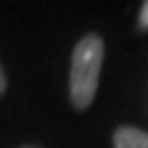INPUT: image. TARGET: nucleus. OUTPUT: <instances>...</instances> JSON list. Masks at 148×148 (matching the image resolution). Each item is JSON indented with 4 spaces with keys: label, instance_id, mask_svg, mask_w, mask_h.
Here are the masks:
<instances>
[{
    "label": "nucleus",
    "instance_id": "4",
    "mask_svg": "<svg viewBox=\"0 0 148 148\" xmlns=\"http://www.w3.org/2000/svg\"><path fill=\"white\" fill-rule=\"evenodd\" d=\"M5 90H7V79H5V72H2V67H0V97L5 95Z\"/></svg>",
    "mask_w": 148,
    "mask_h": 148
},
{
    "label": "nucleus",
    "instance_id": "5",
    "mask_svg": "<svg viewBox=\"0 0 148 148\" xmlns=\"http://www.w3.org/2000/svg\"><path fill=\"white\" fill-rule=\"evenodd\" d=\"M18 148H42V146H35V143H23V146H18Z\"/></svg>",
    "mask_w": 148,
    "mask_h": 148
},
{
    "label": "nucleus",
    "instance_id": "3",
    "mask_svg": "<svg viewBox=\"0 0 148 148\" xmlns=\"http://www.w3.org/2000/svg\"><path fill=\"white\" fill-rule=\"evenodd\" d=\"M139 28H141V30H148V0L141 5V12H139Z\"/></svg>",
    "mask_w": 148,
    "mask_h": 148
},
{
    "label": "nucleus",
    "instance_id": "2",
    "mask_svg": "<svg viewBox=\"0 0 148 148\" xmlns=\"http://www.w3.org/2000/svg\"><path fill=\"white\" fill-rule=\"evenodd\" d=\"M113 148H148V132L132 125H120L113 132Z\"/></svg>",
    "mask_w": 148,
    "mask_h": 148
},
{
    "label": "nucleus",
    "instance_id": "1",
    "mask_svg": "<svg viewBox=\"0 0 148 148\" xmlns=\"http://www.w3.org/2000/svg\"><path fill=\"white\" fill-rule=\"evenodd\" d=\"M102 62H104V39L97 32H88L76 42L69 62V102L74 109L86 111L92 104L99 86Z\"/></svg>",
    "mask_w": 148,
    "mask_h": 148
}]
</instances>
